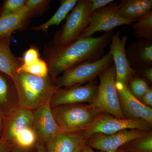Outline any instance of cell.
Masks as SVG:
<instances>
[{
    "mask_svg": "<svg viewBox=\"0 0 152 152\" xmlns=\"http://www.w3.org/2000/svg\"><path fill=\"white\" fill-rule=\"evenodd\" d=\"M113 34L111 31L97 37L78 38L62 46L48 44L44 49L43 59L48 64L49 75L56 80L61 74L75 66L99 60Z\"/></svg>",
    "mask_w": 152,
    "mask_h": 152,
    "instance_id": "cell-1",
    "label": "cell"
},
{
    "mask_svg": "<svg viewBox=\"0 0 152 152\" xmlns=\"http://www.w3.org/2000/svg\"><path fill=\"white\" fill-rule=\"evenodd\" d=\"M13 80L18 93L19 107L31 111L50 103L59 88L49 75L40 77L18 72Z\"/></svg>",
    "mask_w": 152,
    "mask_h": 152,
    "instance_id": "cell-2",
    "label": "cell"
},
{
    "mask_svg": "<svg viewBox=\"0 0 152 152\" xmlns=\"http://www.w3.org/2000/svg\"><path fill=\"white\" fill-rule=\"evenodd\" d=\"M51 110L63 133L86 130L100 113L92 105L88 104L61 105L51 107Z\"/></svg>",
    "mask_w": 152,
    "mask_h": 152,
    "instance_id": "cell-3",
    "label": "cell"
},
{
    "mask_svg": "<svg viewBox=\"0 0 152 152\" xmlns=\"http://www.w3.org/2000/svg\"><path fill=\"white\" fill-rule=\"evenodd\" d=\"M90 0H79L50 45L62 46L75 40L88 26L92 13Z\"/></svg>",
    "mask_w": 152,
    "mask_h": 152,
    "instance_id": "cell-4",
    "label": "cell"
},
{
    "mask_svg": "<svg viewBox=\"0 0 152 152\" xmlns=\"http://www.w3.org/2000/svg\"><path fill=\"white\" fill-rule=\"evenodd\" d=\"M113 63L110 52L100 58L93 62L82 63L67 70L56 79L59 88L81 86L95 79Z\"/></svg>",
    "mask_w": 152,
    "mask_h": 152,
    "instance_id": "cell-5",
    "label": "cell"
},
{
    "mask_svg": "<svg viewBox=\"0 0 152 152\" xmlns=\"http://www.w3.org/2000/svg\"><path fill=\"white\" fill-rule=\"evenodd\" d=\"M100 84L97 94L91 104L100 113L110 114L116 118L126 119L120 105L115 87L116 72L112 64L99 76Z\"/></svg>",
    "mask_w": 152,
    "mask_h": 152,
    "instance_id": "cell-6",
    "label": "cell"
},
{
    "mask_svg": "<svg viewBox=\"0 0 152 152\" xmlns=\"http://www.w3.org/2000/svg\"><path fill=\"white\" fill-rule=\"evenodd\" d=\"M152 125L141 119H121L104 113H100L85 131L86 139L96 133L110 135L127 129L151 131Z\"/></svg>",
    "mask_w": 152,
    "mask_h": 152,
    "instance_id": "cell-7",
    "label": "cell"
},
{
    "mask_svg": "<svg viewBox=\"0 0 152 152\" xmlns=\"http://www.w3.org/2000/svg\"><path fill=\"white\" fill-rule=\"evenodd\" d=\"M118 10V5L113 2L95 12L92 15L88 26L78 38L91 37L97 32L103 31L105 33L109 32L117 27L132 25V22L119 15Z\"/></svg>",
    "mask_w": 152,
    "mask_h": 152,
    "instance_id": "cell-8",
    "label": "cell"
},
{
    "mask_svg": "<svg viewBox=\"0 0 152 152\" xmlns=\"http://www.w3.org/2000/svg\"><path fill=\"white\" fill-rule=\"evenodd\" d=\"M151 132L132 129L110 135L96 133L87 138L86 143L91 148L101 151L116 152L118 149L128 142L145 137Z\"/></svg>",
    "mask_w": 152,
    "mask_h": 152,
    "instance_id": "cell-9",
    "label": "cell"
},
{
    "mask_svg": "<svg viewBox=\"0 0 152 152\" xmlns=\"http://www.w3.org/2000/svg\"><path fill=\"white\" fill-rule=\"evenodd\" d=\"M98 89L95 80L84 86L59 88L51 99L50 105L52 107L68 104H92L96 96Z\"/></svg>",
    "mask_w": 152,
    "mask_h": 152,
    "instance_id": "cell-10",
    "label": "cell"
},
{
    "mask_svg": "<svg viewBox=\"0 0 152 152\" xmlns=\"http://www.w3.org/2000/svg\"><path fill=\"white\" fill-rule=\"evenodd\" d=\"M127 36L120 37V32L113 34L111 39L110 52L113 56L116 72V83L127 86L129 81L135 74L128 61L126 53Z\"/></svg>",
    "mask_w": 152,
    "mask_h": 152,
    "instance_id": "cell-11",
    "label": "cell"
},
{
    "mask_svg": "<svg viewBox=\"0 0 152 152\" xmlns=\"http://www.w3.org/2000/svg\"><path fill=\"white\" fill-rule=\"evenodd\" d=\"M120 105L127 119H141L152 125V109L144 104L130 92L127 86L116 83Z\"/></svg>",
    "mask_w": 152,
    "mask_h": 152,
    "instance_id": "cell-12",
    "label": "cell"
},
{
    "mask_svg": "<svg viewBox=\"0 0 152 152\" xmlns=\"http://www.w3.org/2000/svg\"><path fill=\"white\" fill-rule=\"evenodd\" d=\"M30 128H34L32 111L18 106L5 117L0 140L12 144L17 136Z\"/></svg>",
    "mask_w": 152,
    "mask_h": 152,
    "instance_id": "cell-13",
    "label": "cell"
},
{
    "mask_svg": "<svg viewBox=\"0 0 152 152\" xmlns=\"http://www.w3.org/2000/svg\"><path fill=\"white\" fill-rule=\"evenodd\" d=\"M32 112L34 128L39 143L45 145L49 140L63 132L53 116L50 103L35 109Z\"/></svg>",
    "mask_w": 152,
    "mask_h": 152,
    "instance_id": "cell-14",
    "label": "cell"
},
{
    "mask_svg": "<svg viewBox=\"0 0 152 152\" xmlns=\"http://www.w3.org/2000/svg\"><path fill=\"white\" fill-rule=\"evenodd\" d=\"M126 53L134 70L152 66V40L139 39L129 45Z\"/></svg>",
    "mask_w": 152,
    "mask_h": 152,
    "instance_id": "cell-15",
    "label": "cell"
},
{
    "mask_svg": "<svg viewBox=\"0 0 152 152\" xmlns=\"http://www.w3.org/2000/svg\"><path fill=\"white\" fill-rule=\"evenodd\" d=\"M85 131L61 133L49 140L45 145L46 152H74L78 147L86 143Z\"/></svg>",
    "mask_w": 152,
    "mask_h": 152,
    "instance_id": "cell-16",
    "label": "cell"
},
{
    "mask_svg": "<svg viewBox=\"0 0 152 152\" xmlns=\"http://www.w3.org/2000/svg\"><path fill=\"white\" fill-rule=\"evenodd\" d=\"M18 106V98L13 79L0 71V112L6 116Z\"/></svg>",
    "mask_w": 152,
    "mask_h": 152,
    "instance_id": "cell-17",
    "label": "cell"
},
{
    "mask_svg": "<svg viewBox=\"0 0 152 152\" xmlns=\"http://www.w3.org/2000/svg\"><path fill=\"white\" fill-rule=\"evenodd\" d=\"M13 41L12 35L0 38V71L13 79L23 64V60L16 57L11 50Z\"/></svg>",
    "mask_w": 152,
    "mask_h": 152,
    "instance_id": "cell-18",
    "label": "cell"
},
{
    "mask_svg": "<svg viewBox=\"0 0 152 152\" xmlns=\"http://www.w3.org/2000/svg\"><path fill=\"white\" fill-rule=\"evenodd\" d=\"M118 5L119 15L132 23L152 12V0H121Z\"/></svg>",
    "mask_w": 152,
    "mask_h": 152,
    "instance_id": "cell-19",
    "label": "cell"
},
{
    "mask_svg": "<svg viewBox=\"0 0 152 152\" xmlns=\"http://www.w3.org/2000/svg\"><path fill=\"white\" fill-rule=\"evenodd\" d=\"M31 18L29 10L25 7L16 13L0 18V38L26 28Z\"/></svg>",
    "mask_w": 152,
    "mask_h": 152,
    "instance_id": "cell-20",
    "label": "cell"
},
{
    "mask_svg": "<svg viewBox=\"0 0 152 152\" xmlns=\"http://www.w3.org/2000/svg\"><path fill=\"white\" fill-rule=\"evenodd\" d=\"M77 1V0L60 1L61 5L59 8L50 18L42 25L31 28V29L36 31L46 33L49 28L52 26H59L61 22L67 17L69 12L75 7Z\"/></svg>",
    "mask_w": 152,
    "mask_h": 152,
    "instance_id": "cell-21",
    "label": "cell"
},
{
    "mask_svg": "<svg viewBox=\"0 0 152 152\" xmlns=\"http://www.w3.org/2000/svg\"><path fill=\"white\" fill-rule=\"evenodd\" d=\"M127 152H152V133L128 142L120 148Z\"/></svg>",
    "mask_w": 152,
    "mask_h": 152,
    "instance_id": "cell-22",
    "label": "cell"
},
{
    "mask_svg": "<svg viewBox=\"0 0 152 152\" xmlns=\"http://www.w3.org/2000/svg\"><path fill=\"white\" fill-rule=\"evenodd\" d=\"M132 28L137 38L152 40V12L137 21Z\"/></svg>",
    "mask_w": 152,
    "mask_h": 152,
    "instance_id": "cell-23",
    "label": "cell"
},
{
    "mask_svg": "<svg viewBox=\"0 0 152 152\" xmlns=\"http://www.w3.org/2000/svg\"><path fill=\"white\" fill-rule=\"evenodd\" d=\"M39 143L38 135L34 128H29L22 132L12 142L15 147L23 149L34 148Z\"/></svg>",
    "mask_w": 152,
    "mask_h": 152,
    "instance_id": "cell-24",
    "label": "cell"
},
{
    "mask_svg": "<svg viewBox=\"0 0 152 152\" xmlns=\"http://www.w3.org/2000/svg\"><path fill=\"white\" fill-rule=\"evenodd\" d=\"M127 86L130 92L140 100L151 88L149 84L136 73L129 81Z\"/></svg>",
    "mask_w": 152,
    "mask_h": 152,
    "instance_id": "cell-25",
    "label": "cell"
},
{
    "mask_svg": "<svg viewBox=\"0 0 152 152\" xmlns=\"http://www.w3.org/2000/svg\"><path fill=\"white\" fill-rule=\"evenodd\" d=\"M18 72H23L40 77H45L49 75V69L47 63L40 58L37 62L30 66L22 64Z\"/></svg>",
    "mask_w": 152,
    "mask_h": 152,
    "instance_id": "cell-26",
    "label": "cell"
},
{
    "mask_svg": "<svg viewBox=\"0 0 152 152\" xmlns=\"http://www.w3.org/2000/svg\"><path fill=\"white\" fill-rule=\"evenodd\" d=\"M26 0H5L0 9V18L16 13L26 6Z\"/></svg>",
    "mask_w": 152,
    "mask_h": 152,
    "instance_id": "cell-27",
    "label": "cell"
},
{
    "mask_svg": "<svg viewBox=\"0 0 152 152\" xmlns=\"http://www.w3.org/2000/svg\"><path fill=\"white\" fill-rule=\"evenodd\" d=\"M50 0H26L25 7L29 10L32 17L43 15L50 7Z\"/></svg>",
    "mask_w": 152,
    "mask_h": 152,
    "instance_id": "cell-28",
    "label": "cell"
},
{
    "mask_svg": "<svg viewBox=\"0 0 152 152\" xmlns=\"http://www.w3.org/2000/svg\"><path fill=\"white\" fill-rule=\"evenodd\" d=\"M23 64L30 66L37 62L40 58L39 49L35 46H31L24 53L23 58Z\"/></svg>",
    "mask_w": 152,
    "mask_h": 152,
    "instance_id": "cell-29",
    "label": "cell"
},
{
    "mask_svg": "<svg viewBox=\"0 0 152 152\" xmlns=\"http://www.w3.org/2000/svg\"><path fill=\"white\" fill-rule=\"evenodd\" d=\"M136 74L143 79L149 84L152 83V66L134 70Z\"/></svg>",
    "mask_w": 152,
    "mask_h": 152,
    "instance_id": "cell-30",
    "label": "cell"
},
{
    "mask_svg": "<svg viewBox=\"0 0 152 152\" xmlns=\"http://www.w3.org/2000/svg\"><path fill=\"white\" fill-rule=\"evenodd\" d=\"M91 2V12L93 14L96 11L107 7L115 1L113 0H90Z\"/></svg>",
    "mask_w": 152,
    "mask_h": 152,
    "instance_id": "cell-31",
    "label": "cell"
},
{
    "mask_svg": "<svg viewBox=\"0 0 152 152\" xmlns=\"http://www.w3.org/2000/svg\"><path fill=\"white\" fill-rule=\"evenodd\" d=\"M142 102L150 108L152 107V89L150 88L146 93L144 94L140 100Z\"/></svg>",
    "mask_w": 152,
    "mask_h": 152,
    "instance_id": "cell-32",
    "label": "cell"
},
{
    "mask_svg": "<svg viewBox=\"0 0 152 152\" xmlns=\"http://www.w3.org/2000/svg\"><path fill=\"white\" fill-rule=\"evenodd\" d=\"M15 146L9 142L0 140V152H10Z\"/></svg>",
    "mask_w": 152,
    "mask_h": 152,
    "instance_id": "cell-33",
    "label": "cell"
},
{
    "mask_svg": "<svg viewBox=\"0 0 152 152\" xmlns=\"http://www.w3.org/2000/svg\"><path fill=\"white\" fill-rule=\"evenodd\" d=\"M10 152H37V151L36 147L29 149H23L15 146Z\"/></svg>",
    "mask_w": 152,
    "mask_h": 152,
    "instance_id": "cell-34",
    "label": "cell"
},
{
    "mask_svg": "<svg viewBox=\"0 0 152 152\" xmlns=\"http://www.w3.org/2000/svg\"><path fill=\"white\" fill-rule=\"evenodd\" d=\"M5 116L0 112V139L2 134L4 125Z\"/></svg>",
    "mask_w": 152,
    "mask_h": 152,
    "instance_id": "cell-35",
    "label": "cell"
},
{
    "mask_svg": "<svg viewBox=\"0 0 152 152\" xmlns=\"http://www.w3.org/2000/svg\"><path fill=\"white\" fill-rule=\"evenodd\" d=\"M83 152H104L102 151L96 152L94 151L93 149L90 148L88 145L85 143L83 145Z\"/></svg>",
    "mask_w": 152,
    "mask_h": 152,
    "instance_id": "cell-36",
    "label": "cell"
},
{
    "mask_svg": "<svg viewBox=\"0 0 152 152\" xmlns=\"http://www.w3.org/2000/svg\"><path fill=\"white\" fill-rule=\"evenodd\" d=\"M37 152H46L45 145L43 144L39 143L36 146Z\"/></svg>",
    "mask_w": 152,
    "mask_h": 152,
    "instance_id": "cell-37",
    "label": "cell"
},
{
    "mask_svg": "<svg viewBox=\"0 0 152 152\" xmlns=\"http://www.w3.org/2000/svg\"><path fill=\"white\" fill-rule=\"evenodd\" d=\"M83 145H82L79 146L74 151V152H83Z\"/></svg>",
    "mask_w": 152,
    "mask_h": 152,
    "instance_id": "cell-38",
    "label": "cell"
},
{
    "mask_svg": "<svg viewBox=\"0 0 152 152\" xmlns=\"http://www.w3.org/2000/svg\"><path fill=\"white\" fill-rule=\"evenodd\" d=\"M116 152H127L126 151H123V150H121V149L119 148L118 149V150H117L116 151Z\"/></svg>",
    "mask_w": 152,
    "mask_h": 152,
    "instance_id": "cell-39",
    "label": "cell"
}]
</instances>
